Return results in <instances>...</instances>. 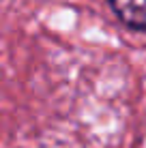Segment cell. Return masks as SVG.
Segmentation results:
<instances>
[{
    "label": "cell",
    "instance_id": "cell-1",
    "mask_svg": "<svg viewBox=\"0 0 146 148\" xmlns=\"http://www.w3.org/2000/svg\"><path fill=\"white\" fill-rule=\"evenodd\" d=\"M123 26L146 32V0H105Z\"/></svg>",
    "mask_w": 146,
    "mask_h": 148
}]
</instances>
